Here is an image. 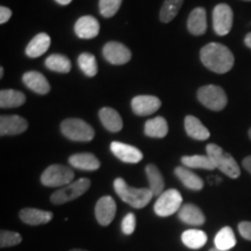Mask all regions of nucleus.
Returning <instances> with one entry per match:
<instances>
[{
  "mask_svg": "<svg viewBox=\"0 0 251 251\" xmlns=\"http://www.w3.org/2000/svg\"><path fill=\"white\" fill-rule=\"evenodd\" d=\"M202 64L215 74H226L234 67V55L221 43L212 42L200 50Z\"/></svg>",
  "mask_w": 251,
  "mask_h": 251,
  "instance_id": "obj_1",
  "label": "nucleus"
},
{
  "mask_svg": "<svg viewBox=\"0 0 251 251\" xmlns=\"http://www.w3.org/2000/svg\"><path fill=\"white\" fill-rule=\"evenodd\" d=\"M114 190L122 201L134 207V208H143L151 201L153 194L150 188H134L130 187L122 178L114 180Z\"/></svg>",
  "mask_w": 251,
  "mask_h": 251,
  "instance_id": "obj_2",
  "label": "nucleus"
},
{
  "mask_svg": "<svg viewBox=\"0 0 251 251\" xmlns=\"http://www.w3.org/2000/svg\"><path fill=\"white\" fill-rule=\"evenodd\" d=\"M207 156L214 162L216 169H219L222 174L228 176L231 179H236L241 176L240 166H238L237 162L235 161L234 157L230 153L225 152L224 149L220 148L214 143L208 144L206 147Z\"/></svg>",
  "mask_w": 251,
  "mask_h": 251,
  "instance_id": "obj_3",
  "label": "nucleus"
},
{
  "mask_svg": "<svg viewBox=\"0 0 251 251\" xmlns=\"http://www.w3.org/2000/svg\"><path fill=\"white\" fill-rule=\"evenodd\" d=\"M61 130L67 139L77 142H89L94 137L93 128L80 119L64 120L61 125Z\"/></svg>",
  "mask_w": 251,
  "mask_h": 251,
  "instance_id": "obj_4",
  "label": "nucleus"
},
{
  "mask_svg": "<svg viewBox=\"0 0 251 251\" xmlns=\"http://www.w3.org/2000/svg\"><path fill=\"white\" fill-rule=\"evenodd\" d=\"M74 178L75 174L70 168L62 164H52L43 171L41 183L48 187H61L71 184Z\"/></svg>",
  "mask_w": 251,
  "mask_h": 251,
  "instance_id": "obj_5",
  "label": "nucleus"
},
{
  "mask_svg": "<svg viewBox=\"0 0 251 251\" xmlns=\"http://www.w3.org/2000/svg\"><path fill=\"white\" fill-rule=\"evenodd\" d=\"M90 186V179H87V178H80V179L72 181L71 184H69L67 186L62 187L61 190L52 193L51 197H50V201L54 203V205H63V203L72 201V200L83 196L89 190Z\"/></svg>",
  "mask_w": 251,
  "mask_h": 251,
  "instance_id": "obj_6",
  "label": "nucleus"
},
{
  "mask_svg": "<svg viewBox=\"0 0 251 251\" xmlns=\"http://www.w3.org/2000/svg\"><path fill=\"white\" fill-rule=\"evenodd\" d=\"M198 100L212 111H222L228 99L224 89L216 85H206L198 90Z\"/></svg>",
  "mask_w": 251,
  "mask_h": 251,
  "instance_id": "obj_7",
  "label": "nucleus"
},
{
  "mask_svg": "<svg viewBox=\"0 0 251 251\" xmlns=\"http://www.w3.org/2000/svg\"><path fill=\"white\" fill-rule=\"evenodd\" d=\"M181 203H183V197L179 191L170 188L158 197L153 206V211L158 216H170L179 212Z\"/></svg>",
  "mask_w": 251,
  "mask_h": 251,
  "instance_id": "obj_8",
  "label": "nucleus"
},
{
  "mask_svg": "<svg viewBox=\"0 0 251 251\" xmlns=\"http://www.w3.org/2000/svg\"><path fill=\"white\" fill-rule=\"evenodd\" d=\"M233 9L227 4H219L213 11V28L220 36H225L230 31L233 26Z\"/></svg>",
  "mask_w": 251,
  "mask_h": 251,
  "instance_id": "obj_9",
  "label": "nucleus"
},
{
  "mask_svg": "<svg viewBox=\"0 0 251 251\" xmlns=\"http://www.w3.org/2000/svg\"><path fill=\"white\" fill-rule=\"evenodd\" d=\"M103 57L114 65H122L130 61L131 52L125 45L120 42H108L102 49Z\"/></svg>",
  "mask_w": 251,
  "mask_h": 251,
  "instance_id": "obj_10",
  "label": "nucleus"
},
{
  "mask_svg": "<svg viewBox=\"0 0 251 251\" xmlns=\"http://www.w3.org/2000/svg\"><path fill=\"white\" fill-rule=\"evenodd\" d=\"M162 102L153 96H137L131 100L133 112L139 117H148L158 111Z\"/></svg>",
  "mask_w": 251,
  "mask_h": 251,
  "instance_id": "obj_11",
  "label": "nucleus"
},
{
  "mask_svg": "<svg viewBox=\"0 0 251 251\" xmlns=\"http://www.w3.org/2000/svg\"><path fill=\"white\" fill-rule=\"evenodd\" d=\"M117 203L112 197L100 198L96 205V219L101 226H108L115 218Z\"/></svg>",
  "mask_w": 251,
  "mask_h": 251,
  "instance_id": "obj_12",
  "label": "nucleus"
},
{
  "mask_svg": "<svg viewBox=\"0 0 251 251\" xmlns=\"http://www.w3.org/2000/svg\"><path fill=\"white\" fill-rule=\"evenodd\" d=\"M111 151L113 155L117 156L119 159L125 163L135 164L142 161L143 155L139 149L135 148L129 144H125L121 142H112L111 143Z\"/></svg>",
  "mask_w": 251,
  "mask_h": 251,
  "instance_id": "obj_13",
  "label": "nucleus"
},
{
  "mask_svg": "<svg viewBox=\"0 0 251 251\" xmlns=\"http://www.w3.org/2000/svg\"><path fill=\"white\" fill-rule=\"evenodd\" d=\"M28 122L19 115H2L0 117V135H19L26 131Z\"/></svg>",
  "mask_w": 251,
  "mask_h": 251,
  "instance_id": "obj_14",
  "label": "nucleus"
},
{
  "mask_svg": "<svg viewBox=\"0 0 251 251\" xmlns=\"http://www.w3.org/2000/svg\"><path fill=\"white\" fill-rule=\"evenodd\" d=\"M100 25L96 18L91 15H84L77 20L75 25V33L78 37L84 40L93 39L99 34Z\"/></svg>",
  "mask_w": 251,
  "mask_h": 251,
  "instance_id": "obj_15",
  "label": "nucleus"
},
{
  "mask_svg": "<svg viewBox=\"0 0 251 251\" xmlns=\"http://www.w3.org/2000/svg\"><path fill=\"white\" fill-rule=\"evenodd\" d=\"M21 221L29 226H40L48 224L54 218L51 212L42 211L37 208H24L20 211Z\"/></svg>",
  "mask_w": 251,
  "mask_h": 251,
  "instance_id": "obj_16",
  "label": "nucleus"
},
{
  "mask_svg": "<svg viewBox=\"0 0 251 251\" xmlns=\"http://www.w3.org/2000/svg\"><path fill=\"white\" fill-rule=\"evenodd\" d=\"M206 9L197 7L191 12L187 19V29L193 35H202L207 30Z\"/></svg>",
  "mask_w": 251,
  "mask_h": 251,
  "instance_id": "obj_17",
  "label": "nucleus"
},
{
  "mask_svg": "<svg viewBox=\"0 0 251 251\" xmlns=\"http://www.w3.org/2000/svg\"><path fill=\"white\" fill-rule=\"evenodd\" d=\"M179 218L184 224L191 226H202L205 224L206 218L199 207L193 203H185L178 212Z\"/></svg>",
  "mask_w": 251,
  "mask_h": 251,
  "instance_id": "obj_18",
  "label": "nucleus"
},
{
  "mask_svg": "<svg viewBox=\"0 0 251 251\" xmlns=\"http://www.w3.org/2000/svg\"><path fill=\"white\" fill-rule=\"evenodd\" d=\"M69 163L74 168L84 171H96L100 168V162L93 153L80 152L69 157Z\"/></svg>",
  "mask_w": 251,
  "mask_h": 251,
  "instance_id": "obj_19",
  "label": "nucleus"
},
{
  "mask_svg": "<svg viewBox=\"0 0 251 251\" xmlns=\"http://www.w3.org/2000/svg\"><path fill=\"white\" fill-rule=\"evenodd\" d=\"M23 80L28 89L39 94H47L50 91V85L47 78L37 71H28L23 76Z\"/></svg>",
  "mask_w": 251,
  "mask_h": 251,
  "instance_id": "obj_20",
  "label": "nucleus"
},
{
  "mask_svg": "<svg viewBox=\"0 0 251 251\" xmlns=\"http://www.w3.org/2000/svg\"><path fill=\"white\" fill-rule=\"evenodd\" d=\"M184 125L186 134L191 137V139L198 141H205L207 139H209V136H211L209 130L201 124V121H200L199 119L193 117V115H187V117L185 118Z\"/></svg>",
  "mask_w": 251,
  "mask_h": 251,
  "instance_id": "obj_21",
  "label": "nucleus"
},
{
  "mask_svg": "<svg viewBox=\"0 0 251 251\" xmlns=\"http://www.w3.org/2000/svg\"><path fill=\"white\" fill-rule=\"evenodd\" d=\"M99 119L103 127L112 133H118L122 129V119L120 114L111 107H103L99 112Z\"/></svg>",
  "mask_w": 251,
  "mask_h": 251,
  "instance_id": "obj_22",
  "label": "nucleus"
},
{
  "mask_svg": "<svg viewBox=\"0 0 251 251\" xmlns=\"http://www.w3.org/2000/svg\"><path fill=\"white\" fill-rule=\"evenodd\" d=\"M50 36L46 33H40L28 43L26 48V54L28 57L36 58L42 56L50 47Z\"/></svg>",
  "mask_w": 251,
  "mask_h": 251,
  "instance_id": "obj_23",
  "label": "nucleus"
},
{
  "mask_svg": "<svg viewBox=\"0 0 251 251\" xmlns=\"http://www.w3.org/2000/svg\"><path fill=\"white\" fill-rule=\"evenodd\" d=\"M175 175L177 176L178 179L184 184L185 187L190 188L192 191H200L203 187V180L199 176L194 174L184 166H178L175 169Z\"/></svg>",
  "mask_w": 251,
  "mask_h": 251,
  "instance_id": "obj_24",
  "label": "nucleus"
},
{
  "mask_svg": "<svg viewBox=\"0 0 251 251\" xmlns=\"http://www.w3.org/2000/svg\"><path fill=\"white\" fill-rule=\"evenodd\" d=\"M169 126L164 118L156 117L150 119L144 125V133L149 137H157V139H163L168 135Z\"/></svg>",
  "mask_w": 251,
  "mask_h": 251,
  "instance_id": "obj_25",
  "label": "nucleus"
},
{
  "mask_svg": "<svg viewBox=\"0 0 251 251\" xmlns=\"http://www.w3.org/2000/svg\"><path fill=\"white\" fill-rule=\"evenodd\" d=\"M146 174L149 181V188L152 192L153 197H159L163 193V190H164V179H163L161 171L158 170V168L155 164H148L146 168Z\"/></svg>",
  "mask_w": 251,
  "mask_h": 251,
  "instance_id": "obj_26",
  "label": "nucleus"
},
{
  "mask_svg": "<svg viewBox=\"0 0 251 251\" xmlns=\"http://www.w3.org/2000/svg\"><path fill=\"white\" fill-rule=\"evenodd\" d=\"M26 102V96L20 91L1 90L0 91V107L12 108L19 107Z\"/></svg>",
  "mask_w": 251,
  "mask_h": 251,
  "instance_id": "obj_27",
  "label": "nucleus"
},
{
  "mask_svg": "<svg viewBox=\"0 0 251 251\" xmlns=\"http://www.w3.org/2000/svg\"><path fill=\"white\" fill-rule=\"evenodd\" d=\"M181 241L187 248L197 250L205 246L207 235L205 231L199 230V229H187L181 235Z\"/></svg>",
  "mask_w": 251,
  "mask_h": 251,
  "instance_id": "obj_28",
  "label": "nucleus"
},
{
  "mask_svg": "<svg viewBox=\"0 0 251 251\" xmlns=\"http://www.w3.org/2000/svg\"><path fill=\"white\" fill-rule=\"evenodd\" d=\"M181 163L191 169H203V170H215L216 169L214 162L207 155L184 156L181 157Z\"/></svg>",
  "mask_w": 251,
  "mask_h": 251,
  "instance_id": "obj_29",
  "label": "nucleus"
},
{
  "mask_svg": "<svg viewBox=\"0 0 251 251\" xmlns=\"http://www.w3.org/2000/svg\"><path fill=\"white\" fill-rule=\"evenodd\" d=\"M215 248L220 250H230L231 248L235 247L236 244V238H235V234L233 229L230 227H224L220 229V231L216 234L215 240Z\"/></svg>",
  "mask_w": 251,
  "mask_h": 251,
  "instance_id": "obj_30",
  "label": "nucleus"
},
{
  "mask_svg": "<svg viewBox=\"0 0 251 251\" xmlns=\"http://www.w3.org/2000/svg\"><path fill=\"white\" fill-rule=\"evenodd\" d=\"M46 67L51 71L68 74L71 70V62L67 56L55 54L46 59Z\"/></svg>",
  "mask_w": 251,
  "mask_h": 251,
  "instance_id": "obj_31",
  "label": "nucleus"
},
{
  "mask_svg": "<svg viewBox=\"0 0 251 251\" xmlns=\"http://www.w3.org/2000/svg\"><path fill=\"white\" fill-rule=\"evenodd\" d=\"M183 2L184 0H164L161 8V13H159V19H161L162 23L168 24L174 20L181 8Z\"/></svg>",
  "mask_w": 251,
  "mask_h": 251,
  "instance_id": "obj_32",
  "label": "nucleus"
},
{
  "mask_svg": "<svg viewBox=\"0 0 251 251\" xmlns=\"http://www.w3.org/2000/svg\"><path fill=\"white\" fill-rule=\"evenodd\" d=\"M78 65L80 70L86 75L87 77H94L98 72V65H97V59L94 55L90 52H83L78 57Z\"/></svg>",
  "mask_w": 251,
  "mask_h": 251,
  "instance_id": "obj_33",
  "label": "nucleus"
},
{
  "mask_svg": "<svg viewBox=\"0 0 251 251\" xmlns=\"http://www.w3.org/2000/svg\"><path fill=\"white\" fill-rule=\"evenodd\" d=\"M122 0H99V11L103 18H112L120 8Z\"/></svg>",
  "mask_w": 251,
  "mask_h": 251,
  "instance_id": "obj_34",
  "label": "nucleus"
},
{
  "mask_svg": "<svg viewBox=\"0 0 251 251\" xmlns=\"http://www.w3.org/2000/svg\"><path fill=\"white\" fill-rule=\"evenodd\" d=\"M21 241H23L21 235L15 233V231L1 230V233H0V248L1 249L18 246V244L21 243Z\"/></svg>",
  "mask_w": 251,
  "mask_h": 251,
  "instance_id": "obj_35",
  "label": "nucleus"
},
{
  "mask_svg": "<svg viewBox=\"0 0 251 251\" xmlns=\"http://www.w3.org/2000/svg\"><path fill=\"white\" fill-rule=\"evenodd\" d=\"M135 228H136V216L133 213H128L124 218V220H122V233L125 235H131L134 233Z\"/></svg>",
  "mask_w": 251,
  "mask_h": 251,
  "instance_id": "obj_36",
  "label": "nucleus"
},
{
  "mask_svg": "<svg viewBox=\"0 0 251 251\" xmlns=\"http://www.w3.org/2000/svg\"><path fill=\"white\" fill-rule=\"evenodd\" d=\"M238 231L241 236L246 238L248 241H251V222L250 221H242L238 224Z\"/></svg>",
  "mask_w": 251,
  "mask_h": 251,
  "instance_id": "obj_37",
  "label": "nucleus"
},
{
  "mask_svg": "<svg viewBox=\"0 0 251 251\" xmlns=\"http://www.w3.org/2000/svg\"><path fill=\"white\" fill-rule=\"evenodd\" d=\"M12 17V11L8 7H5V6H1L0 7V24L4 25L5 23L11 19Z\"/></svg>",
  "mask_w": 251,
  "mask_h": 251,
  "instance_id": "obj_38",
  "label": "nucleus"
},
{
  "mask_svg": "<svg viewBox=\"0 0 251 251\" xmlns=\"http://www.w3.org/2000/svg\"><path fill=\"white\" fill-rule=\"evenodd\" d=\"M242 164H243V168L246 169L248 172H250L251 174V156L246 157V158L243 159Z\"/></svg>",
  "mask_w": 251,
  "mask_h": 251,
  "instance_id": "obj_39",
  "label": "nucleus"
},
{
  "mask_svg": "<svg viewBox=\"0 0 251 251\" xmlns=\"http://www.w3.org/2000/svg\"><path fill=\"white\" fill-rule=\"evenodd\" d=\"M244 43H246V46L248 47V48L251 49V33H249L246 36V39H244Z\"/></svg>",
  "mask_w": 251,
  "mask_h": 251,
  "instance_id": "obj_40",
  "label": "nucleus"
},
{
  "mask_svg": "<svg viewBox=\"0 0 251 251\" xmlns=\"http://www.w3.org/2000/svg\"><path fill=\"white\" fill-rule=\"evenodd\" d=\"M55 1L57 2V4L62 5V6H67V5L70 4L72 0H55Z\"/></svg>",
  "mask_w": 251,
  "mask_h": 251,
  "instance_id": "obj_41",
  "label": "nucleus"
},
{
  "mask_svg": "<svg viewBox=\"0 0 251 251\" xmlns=\"http://www.w3.org/2000/svg\"><path fill=\"white\" fill-rule=\"evenodd\" d=\"M2 76H4V68H0V77L2 78Z\"/></svg>",
  "mask_w": 251,
  "mask_h": 251,
  "instance_id": "obj_42",
  "label": "nucleus"
},
{
  "mask_svg": "<svg viewBox=\"0 0 251 251\" xmlns=\"http://www.w3.org/2000/svg\"><path fill=\"white\" fill-rule=\"evenodd\" d=\"M209 251H227V250H220L218 248H213V249H211Z\"/></svg>",
  "mask_w": 251,
  "mask_h": 251,
  "instance_id": "obj_43",
  "label": "nucleus"
},
{
  "mask_svg": "<svg viewBox=\"0 0 251 251\" xmlns=\"http://www.w3.org/2000/svg\"><path fill=\"white\" fill-rule=\"evenodd\" d=\"M70 251H87V250H84V249H74V250H70Z\"/></svg>",
  "mask_w": 251,
  "mask_h": 251,
  "instance_id": "obj_44",
  "label": "nucleus"
},
{
  "mask_svg": "<svg viewBox=\"0 0 251 251\" xmlns=\"http://www.w3.org/2000/svg\"><path fill=\"white\" fill-rule=\"evenodd\" d=\"M249 137H250V140H251V128L249 129Z\"/></svg>",
  "mask_w": 251,
  "mask_h": 251,
  "instance_id": "obj_45",
  "label": "nucleus"
},
{
  "mask_svg": "<svg viewBox=\"0 0 251 251\" xmlns=\"http://www.w3.org/2000/svg\"><path fill=\"white\" fill-rule=\"evenodd\" d=\"M244 1H251V0H244Z\"/></svg>",
  "mask_w": 251,
  "mask_h": 251,
  "instance_id": "obj_46",
  "label": "nucleus"
}]
</instances>
